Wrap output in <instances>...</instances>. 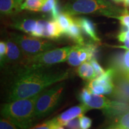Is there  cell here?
<instances>
[{"instance_id": "cell-1", "label": "cell", "mask_w": 129, "mask_h": 129, "mask_svg": "<svg viewBox=\"0 0 129 129\" xmlns=\"http://www.w3.org/2000/svg\"><path fill=\"white\" fill-rule=\"evenodd\" d=\"M69 78L67 71L48 68L21 67L10 87L7 101L25 99L40 94L49 87Z\"/></svg>"}, {"instance_id": "cell-2", "label": "cell", "mask_w": 129, "mask_h": 129, "mask_svg": "<svg viewBox=\"0 0 129 129\" xmlns=\"http://www.w3.org/2000/svg\"><path fill=\"white\" fill-rule=\"evenodd\" d=\"M38 95L8 102L1 108L3 117L21 129L30 128L36 121L35 107Z\"/></svg>"}, {"instance_id": "cell-3", "label": "cell", "mask_w": 129, "mask_h": 129, "mask_svg": "<svg viewBox=\"0 0 129 129\" xmlns=\"http://www.w3.org/2000/svg\"><path fill=\"white\" fill-rule=\"evenodd\" d=\"M124 10L106 0H69L62 7V11L72 16L95 14L114 18L121 14Z\"/></svg>"}, {"instance_id": "cell-4", "label": "cell", "mask_w": 129, "mask_h": 129, "mask_svg": "<svg viewBox=\"0 0 129 129\" xmlns=\"http://www.w3.org/2000/svg\"><path fill=\"white\" fill-rule=\"evenodd\" d=\"M64 89L63 81L54 84L40 93L35 107V118H43L55 109L60 104Z\"/></svg>"}, {"instance_id": "cell-5", "label": "cell", "mask_w": 129, "mask_h": 129, "mask_svg": "<svg viewBox=\"0 0 129 129\" xmlns=\"http://www.w3.org/2000/svg\"><path fill=\"white\" fill-rule=\"evenodd\" d=\"M73 46H66L61 48H53L32 57L26 58L22 67L37 69L49 67L53 64L63 62L67 60L69 53L73 48Z\"/></svg>"}, {"instance_id": "cell-6", "label": "cell", "mask_w": 129, "mask_h": 129, "mask_svg": "<svg viewBox=\"0 0 129 129\" xmlns=\"http://www.w3.org/2000/svg\"><path fill=\"white\" fill-rule=\"evenodd\" d=\"M10 36L18 45L26 58L57 47V44L50 40L31 35L12 32Z\"/></svg>"}, {"instance_id": "cell-7", "label": "cell", "mask_w": 129, "mask_h": 129, "mask_svg": "<svg viewBox=\"0 0 129 129\" xmlns=\"http://www.w3.org/2000/svg\"><path fill=\"white\" fill-rule=\"evenodd\" d=\"M114 88L111 94L117 101L129 104V76L123 74L116 73L114 80Z\"/></svg>"}, {"instance_id": "cell-8", "label": "cell", "mask_w": 129, "mask_h": 129, "mask_svg": "<svg viewBox=\"0 0 129 129\" xmlns=\"http://www.w3.org/2000/svg\"><path fill=\"white\" fill-rule=\"evenodd\" d=\"M6 43L7 45V55L4 65L7 64L12 65L20 64L22 67L26 59L23 51L11 38L6 40Z\"/></svg>"}, {"instance_id": "cell-9", "label": "cell", "mask_w": 129, "mask_h": 129, "mask_svg": "<svg viewBox=\"0 0 129 129\" xmlns=\"http://www.w3.org/2000/svg\"><path fill=\"white\" fill-rule=\"evenodd\" d=\"M88 110H90V109L88 108L87 106L81 104L80 105L71 108L64 112H62L57 117L53 118V120L57 124L64 126L69 121L83 115Z\"/></svg>"}, {"instance_id": "cell-10", "label": "cell", "mask_w": 129, "mask_h": 129, "mask_svg": "<svg viewBox=\"0 0 129 129\" xmlns=\"http://www.w3.org/2000/svg\"><path fill=\"white\" fill-rule=\"evenodd\" d=\"M41 22L43 33L42 38L48 40H57L63 35L57 21L54 19H40Z\"/></svg>"}, {"instance_id": "cell-11", "label": "cell", "mask_w": 129, "mask_h": 129, "mask_svg": "<svg viewBox=\"0 0 129 129\" xmlns=\"http://www.w3.org/2000/svg\"><path fill=\"white\" fill-rule=\"evenodd\" d=\"M103 111L107 117L117 120L121 116L129 111V104L119 101H111L109 105L106 108L103 109Z\"/></svg>"}, {"instance_id": "cell-12", "label": "cell", "mask_w": 129, "mask_h": 129, "mask_svg": "<svg viewBox=\"0 0 129 129\" xmlns=\"http://www.w3.org/2000/svg\"><path fill=\"white\" fill-rule=\"evenodd\" d=\"M111 68L116 73L129 75V50L124 53H120L113 56L111 62Z\"/></svg>"}, {"instance_id": "cell-13", "label": "cell", "mask_w": 129, "mask_h": 129, "mask_svg": "<svg viewBox=\"0 0 129 129\" xmlns=\"http://www.w3.org/2000/svg\"><path fill=\"white\" fill-rule=\"evenodd\" d=\"M38 20L32 17L16 19L12 23V26L16 29L28 34L32 36L38 26Z\"/></svg>"}, {"instance_id": "cell-14", "label": "cell", "mask_w": 129, "mask_h": 129, "mask_svg": "<svg viewBox=\"0 0 129 129\" xmlns=\"http://www.w3.org/2000/svg\"><path fill=\"white\" fill-rule=\"evenodd\" d=\"M74 19L85 35L89 37L93 41L100 42L99 38L97 35L95 25L92 21L84 17H74Z\"/></svg>"}, {"instance_id": "cell-15", "label": "cell", "mask_w": 129, "mask_h": 129, "mask_svg": "<svg viewBox=\"0 0 129 129\" xmlns=\"http://www.w3.org/2000/svg\"><path fill=\"white\" fill-rule=\"evenodd\" d=\"M21 5L17 0H0L1 14L7 16L20 12Z\"/></svg>"}, {"instance_id": "cell-16", "label": "cell", "mask_w": 129, "mask_h": 129, "mask_svg": "<svg viewBox=\"0 0 129 129\" xmlns=\"http://www.w3.org/2000/svg\"><path fill=\"white\" fill-rule=\"evenodd\" d=\"M64 35L72 40L77 44L84 45L85 42L83 36V31L80 26L74 19V22L70 26Z\"/></svg>"}, {"instance_id": "cell-17", "label": "cell", "mask_w": 129, "mask_h": 129, "mask_svg": "<svg viewBox=\"0 0 129 129\" xmlns=\"http://www.w3.org/2000/svg\"><path fill=\"white\" fill-rule=\"evenodd\" d=\"M111 101L103 94H94L93 93L90 101L85 105L87 106L90 109H104L109 105Z\"/></svg>"}, {"instance_id": "cell-18", "label": "cell", "mask_w": 129, "mask_h": 129, "mask_svg": "<svg viewBox=\"0 0 129 129\" xmlns=\"http://www.w3.org/2000/svg\"><path fill=\"white\" fill-rule=\"evenodd\" d=\"M77 72L81 78L86 81H91L97 78L96 72L90 62H85L80 64Z\"/></svg>"}, {"instance_id": "cell-19", "label": "cell", "mask_w": 129, "mask_h": 129, "mask_svg": "<svg viewBox=\"0 0 129 129\" xmlns=\"http://www.w3.org/2000/svg\"><path fill=\"white\" fill-rule=\"evenodd\" d=\"M56 20L57 21L58 23L60 26L63 34L64 35L70 27V26L74 22V17H72V16L70 15V14H68L67 13L63 12L62 11L59 14V15L58 16Z\"/></svg>"}, {"instance_id": "cell-20", "label": "cell", "mask_w": 129, "mask_h": 129, "mask_svg": "<svg viewBox=\"0 0 129 129\" xmlns=\"http://www.w3.org/2000/svg\"><path fill=\"white\" fill-rule=\"evenodd\" d=\"M80 47L78 44L74 46L68 57V63L72 67H78L82 64L80 60Z\"/></svg>"}, {"instance_id": "cell-21", "label": "cell", "mask_w": 129, "mask_h": 129, "mask_svg": "<svg viewBox=\"0 0 129 129\" xmlns=\"http://www.w3.org/2000/svg\"><path fill=\"white\" fill-rule=\"evenodd\" d=\"M45 0H25L21 5V10H29L32 12H38L44 4Z\"/></svg>"}, {"instance_id": "cell-22", "label": "cell", "mask_w": 129, "mask_h": 129, "mask_svg": "<svg viewBox=\"0 0 129 129\" xmlns=\"http://www.w3.org/2000/svg\"><path fill=\"white\" fill-rule=\"evenodd\" d=\"M117 38L118 41L123 43L122 46H117V47L129 50V29L122 30L118 35Z\"/></svg>"}, {"instance_id": "cell-23", "label": "cell", "mask_w": 129, "mask_h": 129, "mask_svg": "<svg viewBox=\"0 0 129 129\" xmlns=\"http://www.w3.org/2000/svg\"><path fill=\"white\" fill-rule=\"evenodd\" d=\"M93 93L88 87H84L79 94V100L81 104L87 105L91 99Z\"/></svg>"}, {"instance_id": "cell-24", "label": "cell", "mask_w": 129, "mask_h": 129, "mask_svg": "<svg viewBox=\"0 0 129 129\" xmlns=\"http://www.w3.org/2000/svg\"><path fill=\"white\" fill-rule=\"evenodd\" d=\"M57 4H59L58 0H45L44 4L40 8L38 12L50 13H51V12Z\"/></svg>"}, {"instance_id": "cell-25", "label": "cell", "mask_w": 129, "mask_h": 129, "mask_svg": "<svg viewBox=\"0 0 129 129\" xmlns=\"http://www.w3.org/2000/svg\"><path fill=\"white\" fill-rule=\"evenodd\" d=\"M116 125L124 129H129V111L117 119Z\"/></svg>"}, {"instance_id": "cell-26", "label": "cell", "mask_w": 129, "mask_h": 129, "mask_svg": "<svg viewBox=\"0 0 129 129\" xmlns=\"http://www.w3.org/2000/svg\"><path fill=\"white\" fill-rule=\"evenodd\" d=\"M114 19H118L122 26L127 29H129V12L127 9L124 10L121 14L116 16Z\"/></svg>"}, {"instance_id": "cell-27", "label": "cell", "mask_w": 129, "mask_h": 129, "mask_svg": "<svg viewBox=\"0 0 129 129\" xmlns=\"http://www.w3.org/2000/svg\"><path fill=\"white\" fill-rule=\"evenodd\" d=\"M0 129H21L10 121L3 118L0 120Z\"/></svg>"}, {"instance_id": "cell-28", "label": "cell", "mask_w": 129, "mask_h": 129, "mask_svg": "<svg viewBox=\"0 0 129 129\" xmlns=\"http://www.w3.org/2000/svg\"><path fill=\"white\" fill-rule=\"evenodd\" d=\"M55 124V122L52 119L48 121L44 122L43 123L35 125V126L31 127L29 129H53Z\"/></svg>"}, {"instance_id": "cell-29", "label": "cell", "mask_w": 129, "mask_h": 129, "mask_svg": "<svg viewBox=\"0 0 129 129\" xmlns=\"http://www.w3.org/2000/svg\"><path fill=\"white\" fill-rule=\"evenodd\" d=\"M81 129H89L92 124V120L89 117L82 115L79 117Z\"/></svg>"}, {"instance_id": "cell-30", "label": "cell", "mask_w": 129, "mask_h": 129, "mask_svg": "<svg viewBox=\"0 0 129 129\" xmlns=\"http://www.w3.org/2000/svg\"><path fill=\"white\" fill-rule=\"evenodd\" d=\"M7 55V45L6 42L1 41L0 42V60L1 67H4L5 60Z\"/></svg>"}, {"instance_id": "cell-31", "label": "cell", "mask_w": 129, "mask_h": 129, "mask_svg": "<svg viewBox=\"0 0 129 129\" xmlns=\"http://www.w3.org/2000/svg\"><path fill=\"white\" fill-rule=\"evenodd\" d=\"M90 62L91 65H92L95 72H96L97 77L101 76L102 74H104L105 73V71L104 69H103V68L100 65L99 63L98 62V60H97V59H91V60L90 61Z\"/></svg>"}, {"instance_id": "cell-32", "label": "cell", "mask_w": 129, "mask_h": 129, "mask_svg": "<svg viewBox=\"0 0 129 129\" xmlns=\"http://www.w3.org/2000/svg\"><path fill=\"white\" fill-rule=\"evenodd\" d=\"M68 129H81L80 122L79 117L75 118L73 120L69 121L68 122L66 125H64Z\"/></svg>"}, {"instance_id": "cell-33", "label": "cell", "mask_w": 129, "mask_h": 129, "mask_svg": "<svg viewBox=\"0 0 129 129\" xmlns=\"http://www.w3.org/2000/svg\"><path fill=\"white\" fill-rule=\"evenodd\" d=\"M122 3L125 7L129 8V0H123Z\"/></svg>"}, {"instance_id": "cell-34", "label": "cell", "mask_w": 129, "mask_h": 129, "mask_svg": "<svg viewBox=\"0 0 129 129\" xmlns=\"http://www.w3.org/2000/svg\"><path fill=\"white\" fill-rule=\"evenodd\" d=\"M53 129H64V128H63V127L62 126V125H59L56 123L55 124H54V127H53Z\"/></svg>"}, {"instance_id": "cell-35", "label": "cell", "mask_w": 129, "mask_h": 129, "mask_svg": "<svg viewBox=\"0 0 129 129\" xmlns=\"http://www.w3.org/2000/svg\"><path fill=\"white\" fill-rule=\"evenodd\" d=\"M108 129H124V128H122V127H119V126H118V125H114V126L109 127V128Z\"/></svg>"}, {"instance_id": "cell-36", "label": "cell", "mask_w": 129, "mask_h": 129, "mask_svg": "<svg viewBox=\"0 0 129 129\" xmlns=\"http://www.w3.org/2000/svg\"><path fill=\"white\" fill-rule=\"evenodd\" d=\"M112 1L117 3H122V1H123V0H112Z\"/></svg>"}, {"instance_id": "cell-37", "label": "cell", "mask_w": 129, "mask_h": 129, "mask_svg": "<svg viewBox=\"0 0 129 129\" xmlns=\"http://www.w3.org/2000/svg\"><path fill=\"white\" fill-rule=\"evenodd\" d=\"M17 1H19V3H20L21 4H22V3H23V1L24 0H17Z\"/></svg>"}, {"instance_id": "cell-38", "label": "cell", "mask_w": 129, "mask_h": 129, "mask_svg": "<svg viewBox=\"0 0 129 129\" xmlns=\"http://www.w3.org/2000/svg\"><path fill=\"white\" fill-rule=\"evenodd\" d=\"M128 76H129V75H128Z\"/></svg>"}]
</instances>
